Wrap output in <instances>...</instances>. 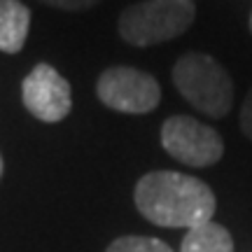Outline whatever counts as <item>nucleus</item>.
I'll return each instance as SVG.
<instances>
[{"label":"nucleus","instance_id":"obj_1","mask_svg":"<svg viewBox=\"0 0 252 252\" xmlns=\"http://www.w3.org/2000/svg\"><path fill=\"white\" fill-rule=\"evenodd\" d=\"M135 208L157 226L194 229L213 222L215 194L203 180L178 171H152L143 175L133 191Z\"/></svg>","mask_w":252,"mask_h":252},{"label":"nucleus","instance_id":"obj_2","mask_svg":"<svg viewBox=\"0 0 252 252\" xmlns=\"http://www.w3.org/2000/svg\"><path fill=\"white\" fill-rule=\"evenodd\" d=\"M173 82L182 98L213 119L224 117L234 105L231 75L210 54L191 52L180 56L173 68Z\"/></svg>","mask_w":252,"mask_h":252},{"label":"nucleus","instance_id":"obj_3","mask_svg":"<svg viewBox=\"0 0 252 252\" xmlns=\"http://www.w3.org/2000/svg\"><path fill=\"white\" fill-rule=\"evenodd\" d=\"M194 19V0H145L122 12L117 28L128 45L152 47L180 37Z\"/></svg>","mask_w":252,"mask_h":252},{"label":"nucleus","instance_id":"obj_4","mask_svg":"<svg viewBox=\"0 0 252 252\" xmlns=\"http://www.w3.org/2000/svg\"><path fill=\"white\" fill-rule=\"evenodd\" d=\"M161 145L175 161L206 168L222 159L224 140L213 126L203 124L189 115L168 117L161 126Z\"/></svg>","mask_w":252,"mask_h":252},{"label":"nucleus","instance_id":"obj_5","mask_svg":"<svg viewBox=\"0 0 252 252\" xmlns=\"http://www.w3.org/2000/svg\"><path fill=\"white\" fill-rule=\"evenodd\" d=\"M96 94L103 105L126 115L152 112L161 100V87L150 72L128 65L108 68L96 82Z\"/></svg>","mask_w":252,"mask_h":252},{"label":"nucleus","instance_id":"obj_6","mask_svg":"<svg viewBox=\"0 0 252 252\" xmlns=\"http://www.w3.org/2000/svg\"><path fill=\"white\" fill-rule=\"evenodd\" d=\"M21 98L28 112L47 124L65 119L72 108V94L68 80L47 63H37L28 72V77L21 84Z\"/></svg>","mask_w":252,"mask_h":252},{"label":"nucleus","instance_id":"obj_7","mask_svg":"<svg viewBox=\"0 0 252 252\" xmlns=\"http://www.w3.org/2000/svg\"><path fill=\"white\" fill-rule=\"evenodd\" d=\"M31 9L19 0H0V52L17 54L26 45Z\"/></svg>","mask_w":252,"mask_h":252},{"label":"nucleus","instance_id":"obj_8","mask_svg":"<svg viewBox=\"0 0 252 252\" xmlns=\"http://www.w3.org/2000/svg\"><path fill=\"white\" fill-rule=\"evenodd\" d=\"M180 252H234V238L222 224L206 222L189 229L182 238Z\"/></svg>","mask_w":252,"mask_h":252},{"label":"nucleus","instance_id":"obj_9","mask_svg":"<svg viewBox=\"0 0 252 252\" xmlns=\"http://www.w3.org/2000/svg\"><path fill=\"white\" fill-rule=\"evenodd\" d=\"M105 252H173L168 245L159 238L150 236H122L112 241Z\"/></svg>","mask_w":252,"mask_h":252},{"label":"nucleus","instance_id":"obj_10","mask_svg":"<svg viewBox=\"0 0 252 252\" xmlns=\"http://www.w3.org/2000/svg\"><path fill=\"white\" fill-rule=\"evenodd\" d=\"M241 131L248 140H252V87L241 105Z\"/></svg>","mask_w":252,"mask_h":252},{"label":"nucleus","instance_id":"obj_11","mask_svg":"<svg viewBox=\"0 0 252 252\" xmlns=\"http://www.w3.org/2000/svg\"><path fill=\"white\" fill-rule=\"evenodd\" d=\"M42 2L52 5V7H59V9H68V12H80V9L94 7L100 0H42Z\"/></svg>","mask_w":252,"mask_h":252},{"label":"nucleus","instance_id":"obj_12","mask_svg":"<svg viewBox=\"0 0 252 252\" xmlns=\"http://www.w3.org/2000/svg\"><path fill=\"white\" fill-rule=\"evenodd\" d=\"M0 175H2V157H0Z\"/></svg>","mask_w":252,"mask_h":252},{"label":"nucleus","instance_id":"obj_13","mask_svg":"<svg viewBox=\"0 0 252 252\" xmlns=\"http://www.w3.org/2000/svg\"><path fill=\"white\" fill-rule=\"evenodd\" d=\"M250 33H252V14H250Z\"/></svg>","mask_w":252,"mask_h":252}]
</instances>
